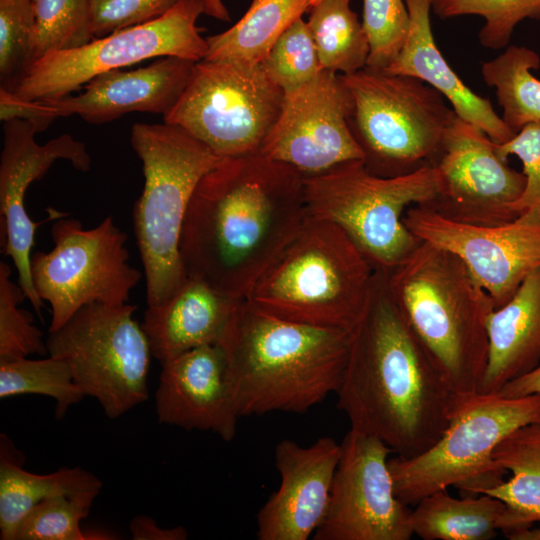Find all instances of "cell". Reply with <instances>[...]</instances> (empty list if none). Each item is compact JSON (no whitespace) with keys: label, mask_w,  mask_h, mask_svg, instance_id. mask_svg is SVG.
<instances>
[{"label":"cell","mask_w":540,"mask_h":540,"mask_svg":"<svg viewBox=\"0 0 540 540\" xmlns=\"http://www.w3.org/2000/svg\"><path fill=\"white\" fill-rule=\"evenodd\" d=\"M99 491L58 494L32 507L16 527L14 540H107V534L84 533L80 522L89 514Z\"/></svg>","instance_id":"cell-32"},{"label":"cell","mask_w":540,"mask_h":540,"mask_svg":"<svg viewBox=\"0 0 540 540\" xmlns=\"http://www.w3.org/2000/svg\"><path fill=\"white\" fill-rule=\"evenodd\" d=\"M438 193L434 166L396 177L370 173L363 160L304 177L310 217L341 228L380 270L388 271L420 244L403 222L413 205L429 206Z\"/></svg>","instance_id":"cell-9"},{"label":"cell","mask_w":540,"mask_h":540,"mask_svg":"<svg viewBox=\"0 0 540 540\" xmlns=\"http://www.w3.org/2000/svg\"><path fill=\"white\" fill-rule=\"evenodd\" d=\"M269 78L284 92H292L322 70L307 21L298 18L277 39L261 63Z\"/></svg>","instance_id":"cell-36"},{"label":"cell","mask_w":540,"mask_h":540,"mask_svg":"<svg viewBox=\"0 0 540 540\" xmlns=\"http://www.w3.org/2000/svg\"><path fill=\"white\" fill-rule=\"evenodd\" d=\"M309 217L296 169L260 153L223 158L201 178L185 214V273L244 299Z\"/></svg>","instance_id":"cell-1"},{"label":"cell","mask_w":540,"mask_h":540,"mask_svg":"<svg viewBox=\"0 0 540 540\" xmlns=\"http://www.w3.org/2000/svg\"><path fill=\"white\" fill-rule=\"evenodd\" d=\"M510 540H540V526L525 527L506 536Z\"/></svg>","instance_id":"cell-45"},{"label":"cell","mask_w":540,"mask_h":540,"mask_svg":"<svg viewBox=\"0 0 540 540\" xmlns=\"http://www.w3.org/2000/svg\"><path fill=\"white\" fill-rule=\"evenodd\" d=\"M352 97L342 76L330 70L284 94L278 119L259 153L304 177L363 160L350 127Z\"/></svg>","instance_id":"cell-17"},{"label":"cell","mask_w":540,"mask_h":540,"mask_svg":"<svg viewBox=\"0 0 540 540\" xmlns=\"http://www.w3.org/2000/svg\"><path fill=\"white\" fill-rule=\"evenodd\" d=\"M336 394L350 429L380 439L405 459L441 438L465 397L402 317L384 270L376 269L369 304L352 330Z\"/></svg>","instance_id":"cell-2"},{"label":"cell","mask_w":540,"mask_h":540,"mask_svg":"<svg viewBox=\"0 0 540 540\" xmlns=\"http://www.w3.org/2000/svg\"><path fill=\"white\" fill-rule=\"evenodd\" d=\"M3 148L0 156V237L5 256L18 272V283L38 314L43 301L38 296L31 274V250L38 225L25 209L26 192L42 179L58 160L69 161L81 172L91 168V157L84 142L62 134L45 144L35 140V127L24 120L2 122Z\"/></svg>","instance_id":"cell-18"},{"label":"cell","mask_w":540,"mask_h":540,"mask_svg":"<svg viewBox=\"0 0 540 540\" xmlns=\"http://www.w3.org/2000/svg\"><path fill=\"white\" fill-rule=\"evenodd\" d=\"M311 8V0H252L226 31L206 38L203 60L261 64L283 32Z\"/></svg>","instance_id":"cell-28"},{"label":"cell","mask_w":540,"mask_h":540,"mask_svg":"<svg viewBox=\"0 0 540 540\" xmlns=\"http://www.w3.org/2000/svg\"><path fill=\"white\" fill-rule=\"evenodd\" d=\"M438 193L429 206L449 220L498 226L515 220V204L526 178L509 167L479 127L457 115L448 127L434 164Z\"/></svg>","instance_id":"cell-15"},{"label":"cell","mask_w":540,"mask_h":540,"mask_svg":"<svg viewBox=\"0 0 540 540\" xmlns=\"http://www.w3.org/2000/svg\"><path fill=\"white\" fill-rule=\"evenodd\" d=\"M539 67L537 52L516 45H509L503 53L482 64V77L495 89L503 111L501 117L515 133L540 121V80L531 73Z\"/></svg>","instance_id":"cell-30"},{"label":"cell","mask_w":540,"mask_h":540,"mask_svg":"<svg viewBox=\"0 0 540 540\" xmlns=\"http://www.w3.org/2000/svg\"><path fill=\"white\" fill-rule=\"evenodd\" d=\"M432 10L441 19L482 17L478 39L483 47L493 50L506 47L523 20H540V0H433Z\"/></svg>","instance_id":"cell-34"},{"label":"cell","mask_w":540,"mask_h":540,"mask_svg":"<svg viewBox=\"0 0 540 540\" xmlns=\"http://www.w3.org/2000/svg\"><path fill=\"white\" fill-rule=\"evenodd\" d=\"M180 0H91L94 39L161 17Z\"/></svg>","instance_id":"cell-39"},{"label":"cell","mask_w":540,"mask_h":540,"mask_svg":"<svg viewBox=\"0 0 540 540\" xmlns=\"http://www.w3.org/2000/svg\"><path fill=\"white\" fill-rule=\"evenodd\" d=\"M23 394L53 398L56 401L57 419H62L70 406L86 396L74 381L69 365L51 356L0 363V398Z\"/></svg>","instance_id":"cell-31"},{"label":"cell","mask_w":540,"mask_h":540,"mask_svg":"<svg viewBox=\"0 0 540 540\" xmlns=\"http://www.w3.org/2000/svg\"><path fill=\"white\" fill-rule=\"evenodd\" d=\"M385 274L402 317L456 392H480L488 363V318L495 305L463 261L421 241Z\"/></svg>","instance_id":"cell-4"},{"label":"cell","mask_w":540,"mask_h":540,"mask_svg":"<svg viewBox=\"0 0 540 540\" xmlns=\"http://www.w3.org/2000/svg\"><path fill=\"white\" fill-rule=\"evenodd\" d=\"M20 452L0 436V539L14 540L22 517L42 500L58 494L101 491L102 482L80 467H63L49 474H34L22 467Z\"/></svg>","instance_id":"cell-25"},{"label":"cell","mask_w":540,"mask_h":540,"mask_svg":"<svg viewBox=\"0 0 540 540\" xmlns=\"http://www.w3.org/2000/svg\"><path fill=\"white\" fill-rule=\"evenodd\" d=\"M133 540H185L188 532L182 526L163 528L146 515L135 516L129 523Z\"/></svg>","instance_id":"cell-42"},{"label":"cell","mask_w":540,"mask_h":540,"mask_svg":"<svg viewBox=\"0 0 540 540\" xmlns=\"http://www.w3.org/2000/svg\"><path fill=\"white\" fill-rule=\"evenodd\" d=\"M352 97L350 130L366 169L396 177L434 166L456 116L423 81L369 66L341 75Z\"/></svg>","instance_id":"cell-7"},{"label":"cell","mask_w":540,"mask_h":540,"mask_svg":"<svg viewBox=\"0 0 540 540\" xmlns=\"http://www.w3.org/2000/svg\"><path fill=\"white\" fill-rule=\"evenodd\" d=\"M33 39L31 0H0V87L15 89L31 65Z\"/></svg>","instance_id":"cell-37"},{"label":"cell","mask_w":540,"mask_h":540,"mask_svg":"<svg viewBox=\"0 0 540 540\" xmlns=\"http://www.w3.org/2000/svg\"><path fill=\"white\" fill-rule=\"evenodd\" d=\"M362 24L370 46L367 66L386 69L403 47L409 32L405 0H363Z\"/></svg>","instance_id":"cell-38"},{"label":"cell","mask_w":540,"mask_h":540,"mask_svg":"<svg viewBox=\"0 0 540 540\" xmlns=\"http://www.w3.org/2000/svg\"><path fill=\"white\" fill-rule=\"evenodd\" d=\"M161 365L155 392L158 422L210 431L231 441L240 416L223 348L219 344L197 347Z\"/></svg>","instance_id":"cell-20"},{"label":"cell","mask_w":540,"mask_h":540,"mask_svg":"<svg viewBox=\"0 0 540 540\" xmlns=\"http://www.w3.org/2000/svg\"><path fill=\"white\" fill-rule=\"evenodd\" d=\"M411 525L424 540H489L508 530V508L487 494L455 498L444 489L416 504Z\"/></svg>","instance_id":"cell-26"},{"label":"cell","mask_w":540,"mask_h":540,"mask_svg":"<svg viewBox=\"0 0 540 540\" xmlns=\"http://www.w3.org/2000/svg\"><path fill=\"white\" fill-rule=\"evenodd\" d=\"M493 458L511 476L480 494L506 504L509 528L504 535L540 522V423L510 433L496 447Z\"/></svg>","instance_id":"cell-27"},{"label":"cell","mask_w":540,"mask_h":540,"mask_svg":"<svg viewBox=\"0 0 540 540\" xmlns=\"http://www.w3.org/2000/svg\"><path fill=\"white\" fill-rule=\"evenodd\" d=\"M341 444L321 437L310 446L289 439L274 451L280 486L257 514L259 540H307L322 524Z\"/></svg>","instance_id":"cell-19"},{"label":"cell","mask_w":540,"mask_h":540,"mask_svg":"<svg viewBox=\"0 0 540 540\" xmlns=\"http://www.w3.org/2000/svg\"><path fill=\"white\" fill-rule=\"evenodd\" d=\"M131 145L144 187L132 211L146 279L147 306L168 299L187 277L179 250L185 214L201 178L223 158L181 127L135 123Z\"/></svg>","instance_id":"cell-6"},{"label":"cell","mask_w":540,"mask_h":540,"mask_svg":"<svg viewBox=\"0 0 540 540\" xmlns=\"http://www.w3.org/2000/svg\"><path fill=\"white\" fill-rule=\"evenodd\" d=\"M61 114L45 100L26 99L14 91L0 87V120L19 119L31 123L37 133L46 130Z\"/></svg>","instance_id":"cell-41"},{"label":"cell","mask_w":540,"mask_h":540,"mask_svg":"<svg viewBox=\"0 0 540 540\" xmlns=\"http://www.w3.org/2000/svg\"><path fill=\"white\" fill-rule=\"evenodd\" d=\"M31 2L34 14L31 64L50 52L79 47L94 39L91 0Z\"/></svg>","instance_id":"cell-33"},{"label":"cell","mask_w":540,"mask_h":540,"mask_svg":"<svg viewBox=\"0 0 540 540\" xmlns=\"http://www.w3.org/2000/svg\"><path fill=\"white\" fill-rule=\"evenodd\" d=\"M375 274L341 228L309 217L244 299L283 320L352 331L367 309Z\"/></svg>","instance_id":"cell-5"},{"label":"cell","mask_w":540,"mask_h":540,"mask_svg":"<svg viewBox=\"0 0 540 540\" xmlns=\"http://www.w3.org/2000/svg\"><path fill=\"white\" fill-rule=\"evenodd\" d=\"M203 13L202 0H180L157 19L79 47L50 52L30 65L13 91L31 100L56 99L70 95L97 75L151 58L201 61L208 44L196 23Z\"/></svg>","instance_id":"cell-13"},{"label":"cell","mask_w":540,"mask_h":540,"mask_svg":"<svg viewBox=\"0 0 540 540\" xmlns=\"http://www.w3.org/2000/svg\"><path fill=\"white\" fill-rule=\"evenodd\" d=\"M405 3L410 18L409 32L398 55L385 70L412 76L437 90L458 117L479 127L495 144L512 139L516 133L495 112L491 102L473 92L438 49L430 22L433 0H405Z\"/></svg>","instance_id":"cell-23"},{"label":"cell","mask_w":540,"mask_h":540,"mask_svg":"<svg viewBox=\"0 0 540 540\" xmlns=\"http://www.w3.org/2000/svg\"><path fill=\"white\" fill-rule=\"evenodd\" d=\"M322 70L353 74L367 66V34L350 0H320L307 20Z\"/></svg>","instance_id":"cell-29"},{"label":"cell","mask_w":540,"mask_h":540,"mask_svg":"<svg viewBox=\"0 0 540 540\" xmlns=\"http://www.w3.org/2000/svg\"><path fill=\"white\" fill-rule=\"evenodd\" d=\"M283 101L284 92L261 64L201 60L163 120L221 158L239 157L259 153Z\"/></svg>","instance_id":"cell-11"},{"label":"cell","mask_w":540,"mask_h":540,"mask_svg":"<svg viewBox=\"0 0 540 540\" xmlns=\"http://www.w3.org/2000/svg\"><path fill=\"white\" fill-rule=\"evenodd\" d=\"M242 299L187 276L164 302L148 306L142 328L161 364L194 348L221 341Z\"/></svg>","instance_id":"cell-22"},{"label":"cell","mask_w":540,"mask_h":540,"mask_svg":"<svg viewBox=\"0 0 540 540\" xmlns=\"http://www.w3.org/2000/svg\"><path fill=\"white\" fill-rule=\"evenodd\" d=\"M50 233L53 249L31 254L35 290L51 308L49 332L87 304L128 303L142 274L129 264L128 236L111 216L90 229L79 220L60 217Z\"/></svg>","instance_id":"cell-12"},{"label":"cell","mask_w":540,"mask_h":540,"mask_svg":"<svg viewBox=\"0 0 540 540\" xmlns=\"http://www.w3.org/2000/svg\"><path fill=\"white\" fill-rule=\"evenodd\" d=\"M495 150L504 160L515 155L522 162L526 185L515 204L517 213L540 212V121L525 125L509 141L495 144Z\"/></svg>","instance_id":"cell-40"},{"label":"cell","mask_w":540,"mask_h":540,"mask_svg":"<svg viewBox=\"0 0 540 540\" xmlns=\"http://www.w3.org/2000/svg\"><path fill=\"white\" fill-rule=\"evenodd\" d=\"M204 6V14L213 17L220 21H229L230 14L222 0H202Z\"/></svg>","instance_id":"cell-44"},{"label":"cell","mask_w":540,"mask_h":540,"mask_svg":"<svg viewBox=\"0 0 540 540\" xmlns=\"http://www.w3.org/2000/svg\"><path fill=\"white\" fill-rule=\"evenodd\" d=\"M498 393L507 397L540 394V364L529 373L507 383Z\"/></svg>","instance_id":"cell-43"},{"label":"cell","mask_w":540,"mask_h":540,"mask_svg":"<svg viewBox=\"0 0 540 540\" xmlns=\"http://www.w3.org/2000/svg\"><path fill=\"white\" fill-rule=\"evenodd\" d=\"M419 240L455 254L492 298L495 309L540 268V212L526 211L498 226H477L442 217L429 207L410 206L403 215Z\"/></svg>","instance_id":"cell-16"},{"label":"cell","mask_w":540,"mask_h":540,"mask_svg":"<svg viewBox=\"0 0 540 540\" xmlns=\"http://www.w3.org/2000/svg\"><path fill=\"white\" fill-rule=\"evenodd\" d=\"M341 444L326 516L314 540H409L411 510L394 491L380 439L350 429Z\"/></svg>","instance_id":"cell-14"},{"label":"cell","mask_w":540,"mask_h":540,"mask_svg":"<svg viewBox=\"0 0 540 540\" xmlns=\"http://www.w3.org/2000/svg\"><path fill=\"white\" fill-rule=\"evenodd\" d=\"M488 363L480 392L497 393L540 364V268L488 318Z\"/></svg>","instance_id":"cell-24"},{"label":"cell","mask_w":540,"mask_h":540,"mask_svg":"<svg viewBox=\"0 0 540 540\" xmlns=\"http://www.w3.org/2000/svg\"><path fill=\"white\" fill-rule=\"evenodd\" d=\"M195 63L180 57H159L145 67L97 75L77 95L45 101L57 108L61 117L77 115L94 125L111 122L130 112L164 116L182 96Z\"/></svg>","instance_id":"cell-21"},{"label":"cell","mask_w":540,"mask_h":540,"mask_svg":"<svg viewBox=\"0 0 540 540\" xmlns=\"http://www.w3.org/2000/svg\"><path fill=\"white\" fill-rule=\"evenodd\" d=\"M11 266L0 262V363L48 352L41 330L30 312L18 307L26 297L11 279Z\"/></svg>","instance_id":"cell-35"},{"label":"cell","mask_w":540,"mask_h":540,"mask_svg":"<svg viewBox=\"0 0 540 540\" xmlns=\"http://www.w3.org/2000/svg\"><path fill=\"white\" fill-rule=\"evenodd\" d=\"M136 306L91 303L49 332V356L64 360L86 396L116 419L148 398L152 352Z\"/></svg>","instance_id":"cell-10"},{"label":"cell","mask_w":540,"mask_h":540,"mask_svg":"<svg viewBox=\"0 0 540 540\" xmlns=\"http://www.w3.org/2000/svg\"><path fill=\"white\" fill-rule=\"evenodd\" d=\"M352 331L266 314L240 300L219 345L241 417L306 413L336 393Z\"/></svg>","instance_id":"cell-3"},{"label":"cell","mask_w":540,"mask_h":540,"mask_svg":"<svg viewBox=\"0 0 540 540\" xmlns=\"http://www.w3.org/2000/svg\"><path fill=\"white\" fill-rule=\"evenodd\" d=\"M535 423H540V394L465 396L432 447L417 457L388 460L397 498L409 506L449 486L477 495L499 484L507 472L493 458L496 447L516 429Z\"/></svg>","instance_id":"cell-8"}]
</instances>
